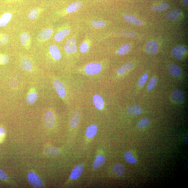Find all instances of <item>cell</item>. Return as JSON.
<instances>
[{
    "instance_id": "obj_36",
    "label": "cell",
    "mask_w": 188,
    "mask_h": 188,
    "mask_svg": "<svg viewBox=\"0 0 188 188\" xmlns=\"http://www.w3.org/2000/svg\"><path fill=\"white\" fill-rule=\"evenodd\" d=\"M38 15V10L36 9H34L30 12L28 17L30 19L34 20L36 19Z\"/></svg>"
},
{
    "instance_id": "obj_4",
    "label": "cell",
    "mask_w": 188,
    "mask_h": 188,
    "mask_svg": "<svg viewBox=\"0 0 188 188\" xmlns=\"http://www.w3.org/2000/svg\"><path fill=\"white\" fill-rule=\"evenodd\" d=\"M53 85L54 89L60 97L61 98H64L66 96V90L64 85L61 81L59 80H55L53 82Z\"/></svg>"
},
{
    "instance_id": "obj_11",
    "label": "cell",
    "mask_w": 188,
    "mask_h": 188,
    "mask_svg": "<svg viewBox=\"0 0 188 188\" xmlns=\"http://www.w3.org/2000/svg\"><path fill=\"white\" fill-rule=\"evenodd\" d=\"M93 101L97 109L101 110L104 108V102L103 99L100 95L98 94L94 95L93 97Z\"/></svg>"
},
{
    "instance_id": "obj_20",
    "label": "cell",
    "mask_w": 188,
    "mask_h": 188,
    "mask_svg": "<svg viewBox=\"0 0 188 188\" xmlns=\"http://www.w3.org/2000/svg\"><path fill=\"white\" fill-rule=\"evenodd\" d=\"M169 73L174 76H179L181 73V70L178 65L173 64L168 67Z\"/></svg>"
},
{
    "instance_id": "obj_34",
    "label": "cell",
    "mask_w": 188,
    "mask_h": 188,
    "mask_svg": "<svg viewBox=\"0 0 188 188\" xmlns=\"http://www.w3.org/2000/svg\"><path fill=\"white\" fill-rule=\"evenodd\" d=\"M148 78V75L147 74L145 73L142 75L140 79L139 80L138 83V86L140 87H142L144 86Z\"/></svg>"
},
{
    "instance_id": "obj_28",
    "label": "cell",
    "mask_w": 188,
    "mask_h": 188,
    "mask_svg": "<svg viewBox=\"0 0 188 188\" xmlns=\"http://www.w3.org/2000/svg\"><path fill=\"white\" fill-rule=\"evenodd\" d=\"M131 48V45L129 44H125L119 49L118 53L120 55H124L127 53Z\"/></svg>"
},
{
    "instance_id": "obj_32",
    "label": "cell",
    "mask_w": 188,
    "mask_h": 188,
    "mask_svg": "<svg viewBox=\"0 0 188 188\" xmlns=\"http://www.w3.org/2000/svg\"><path fill=\"white\" fill-rule=\"evenodd\" d=\"M157 79L155 77H153L150 79V81L149 83L147 86V89L149 91L152 90L153 89L154 87L156 86L157 83Z\"/></svg>"
},
{
    "instance_id": "obj_12",
    "label": "cell",
    "mask_w": 188,
    "mask_h": 188,
    "mask_svg": "<svg viewBox=\"0 0 188 188\" xmlns=\"http://www.w3.org/2000/svg\"><path fill=\"white\" fill-rule=\"evenodd\" d=\"M83 4L81 1H77L69 5L66 9V11L68 13H72L76 12L81 9Z\"/></svg>"
},
{
    "instance_id": "obj_24",
    "label": "cell",
    "mask_w": 188,
    "mask_h": 188,
    "mask_svg": "<svg viewBox=\"0 0 188 188\" xmlns=\"http://www.w3.org/2000/svg\"><path fill=\"white\" fill-rule=\"evenodd\" d=\"M11 17L12 15L9 13H6L0 19V27L6 26L10 20Z\"/></svg>"
},
{
    "instance_id": "obj_16",
    "label": "cell",
    "mask_w": 188,
    "mask_h": 188,
    "mask_svg": "<svg viewBox=\"0 0 188 188\" xmlns=\"http://www.w3.org/2000/svg\"><path fill=\"white\" fill-rule=\"evenodd\" d=\"M20 65L22 68L27 72L31 71L32 68L31 62L26 57L22 58L20 61Z\"/></svg>"
},
{
    "instance_id": "obj_43",
    "label": "cell",
    "mask_w": 188,
    "mask_h": 188,
    "mask_svg": "<svg viewBox=\"0 0 188 188\" xmlns=\"http://www.w3.org/2000/svg\"><path fill=\"white\" fill-rule=\"evenodd\" d=\"M7 176L6 173L0 169V179L3 180H6L7 179Z\"/></svg>"
},
{
    "instance_id": "obj_44",
    "label": "cell",
    "mask_w": 188,
    "mask_h": 188,
    "mask_svg": "<svg viewBox=\"0 0 188 188\" xmlns=\"http://www.w3.org/2000/svg\"><path fill=\"white\" fill-rule=\"evenodd\" d=\"M99 165L96 160H95L93 164V169L94 170H96L98 169Z\"/></svg>"
},
{
    "instance_id": "obj_26",
    "label": "cell",
    "mask_w": 188,
    "mask_h": 188,
    "mask_svg": "<svg viewBox=\"0 0 188 188\" xmlns=\"http://www.w3.org/2000/svg\"><path fill=\"white\" fill-rule=\"evenodd\" d=\"M38 98V95L35 92L30 93L27 97L26 100L28 103L32 104L36 101Z\"/></svg>"
},
{
    "instance_id": "obj_45",
    "label": "cell",
    "mask_w": 188,
    "mask_h": 188,
    "mask_svg": "<svg viewBox=\"0 0 188 188\" xmlns=\"http://www.w3.org/2000/svg\"><path fill=\"white\" fill-rule=\"evenodd\" d=\"M183 2L184 4L186 6H188V0H183Z\"/></svg>"
},
{
    "instance_id": "obj_8",
    "label": "cell",
    "mask_w": 188,
    "mask_h": 188,
    "mask_svg": "<svg viewBox=\"0 0 188 188\" xmlns=\"http://www.w3.org/2000/svg\"><path fill=\"white\" fill-rule=\"evenodd\" d=\"M84 167L82 164H79L75 166L72 170L70 178L72 180L76 179L81 176L83 173Z\"/></svg>"
},
{
    "instance_id": "obj_30",
    "label": "cell",
    "mask_w": 188,
    "mask_h": 188,
    "mask_svg": "<svg viewBox=\"0 0 188 188\" xmlns=\"http://www.w3.org/2000/svg\"><path fill=\"white\" fill-rule=\"evenodd\" d=\"M149 123V120L147 118H145L138 123L137 125V127L138 129H141L148 126Z\"/></svg>"
},
{
    "instance_id": "obj_41",
    "label": "cell",
    "mask_w": 188,
    "mask_h": 188,
    "mask_svg": "<svg viewBox=\"0 0 188 188\" xmlns=\"http://www.w3.org/2000/svg\"><path fill=\"white\" fill-rule=\"evenodd\" d=\"M6 135V130L4 128L0 127V143L3 141Z\"/></svg>"
},
{
    "instance_id": "obj_17",
    "label": "cell",
    "mask_w": 188,
    "mask_h": 188,
    "mask_svg": "<svg viewBox=\"0 0 188 188\" xmlns=\"http://www.w3.org/2000/svg\"><path fill=\"white\" fill-rule=\"evenodd\" d=\"M180 14H181V12L179 10L174 9L167 12L165 14V16L167 19L173 21L177 19L179 17Z\"/></svg>"
},
{
    "instance_id": "obj_27",
    "label": "cell",
    "mask_w": 188,
    "mask_h": 188,
    "mask_svg": "<svg viewBox=\"0 0 188 188\" xmlns=\"http://www.w3.org/2000/svg\"><path fill=\"white\" fill-rule=\"evenodd\" d=\"M91 24L93 27L98 29L102 28L106 26L105 22L100 20H94L91 22Z\"/></svg>"
},
{
    "instance_id": "obj_10",
    "label": "cell",
    "mask_w": 188,
    "mask_h": 188,
    "mask_svg": "<svg viewBox=\"0 0 188 188\" xmlns=\"http://www.w3.org/2000/svg\"><path fill=\"white\" fill-rule=\"evenodd\" d=\"M171 98L176 102H181L185 100L184 94L183 92L179 90H176L173 92L171 94Z\"/></svg>"
},
{
    "instance_id": "obj_39",
    "label": "cell",
    "mask_w": 188,
    "mask_h": 188,
    "mask_svg": "<svg viewBox=\"0 0 188 188\" xmlns=\"http://www.w3.org/2000/svg\"><path fill=\"white\" fill-rule=\"evenodd\" d=\"M9 61V57L8 56L0 53V64H6Z\"/></svg>"
},
{
    "instance_id": "obj_38",
    "label": "cell",
    "mask_w": 188,
    "mask_h": 188,
    "mask_svg": "<svg viewBox=\"0 0 188 188\" xmlns=\"http://www.w3.org/2000/svg\"><path fill=\"white\" fill-rule=\"evenodd\" d=\"M8 37L6 35L0 34V46L6 44L8 41Z\"/></svg>"
},
{
    "instance_id": "obj_42",
    "label": "cell",
    "mask_w": 188,
    "mask_h": 188,
    "mask_svg": "<svg viewBox=\"0 0 188 188\" xmlns=\"http://www.w3.org/2000/svg\"><path fill=\"white\" fill-rule=\"evenodd\" d=\"M125 66L126 67V68L127 71H129L133 68L134 65L131 62H129L125 64Z\"/></svg>"
},
{
    "instance_id": "obj_31",
    "label": "cell",
    "mask_w": 188,
    "mask_h": 188,
    "mask_svg": "<svg viewBox=\"0 0 188 188\" xmlns=\"http://www.w3.org/2000/svg\"><path fill=\"white\" fill-rule=\"evenodd\" d=\"M119 36L130 38H135L136 34L134 32L129 31H123L119 32Z\"/></svg>"
},
{
    "instance_id": "obj_29",
    "label": "cell",
    "mask_w": 188,
    "mask_h": 188,
    "mask_svg": "<svg viewBox=\"0 0 188 188\" xmlns=\"http://www.w3.org/2000/svg\"><path fill=\"white\" fill-rule=\"evenodd\" d=\"M46 152L47 154L52 156H56L59 153L58 149L56 147L52 146L47 147L46 150Z\"/></svg>"
},
{
    "instance_id": "obj_19",
    "label": "cell",
    "mask_w": 188,
    "mask_h": 188,
    "mask_svg": "<svg viewBox=\"0 0 188 188\" xmlns=\"http://www.w3.org/2000/svg\"><path fill=\"white\" fill-rule=\"evenodd\" d=\"M112 170L117 176L122 177L124 175L125 167L123 164H118L112 167Z\"/></svg>"
},
{
    "instance_id": "obj_40",
    "label": "cell",
    "mask_w": 188,
    "mask_h": 188,
    "mask_svg": "<svg viewBox=\"0 0 188 188\" xmlns=\"http://www.w3.org/2000/svg\"><path fill=\"white\" fill-rule=\"evenodd\" d=\"M127 71V69L124 64L119 67V68L118 69L117 73L118 75H123Z\"/></svg>"
},
{
    "instance_id": "obj_22",
    "label": "cell",
    "mask_w": 188,
    "mask_h": 188,
    "mask_svg": "<svg viewBox=\"0 0 188 188\" xmlns=\"http://www.w3.org/2000/svg\"><path fill=\"white\" fill-rule=\"evenodd\" d=\"M128 114L132 115H137L141 114L142 109L141 107L137 105H132L130 106L127 110Z\"/></svg>"
},
{
    "instance_id": "obj_1",
    "label": "cell",
    "mask_w": 188,
    "mask_h": 188,
    "mask_svg": "<svg viewBox=\"0 0 188 188\" xmlns=\"http://www.w3.org/2000/svg\"><path fill=\"white\" fill-rule=\"evenodd\" d=\"M102 65L98 62L88 64L84 68V72L87 75H92L98 74L102 71Z\"/></svg>"
},
{
    "instance_id": "obj_13",
    "label": "cell",
    "mask_w": 188,
    "mask_h": 188,
    "mask_svg": "<svg viewBox=\"0 0 188 188\" xmlns=\"http://www.w3.org/2000/svg\"><path fill=\"white\" fill-rule=\"evenodd\" d=\"M81 113L79 111H75L73 113L71 119V125L72 127L75 128L77 126L81 119Z\"/></svg>"
},
{
    "instance_id": "obj_25",
    "label": "cell",
    "mask_w": 188,
    "mask_h": 188,
    "mask_svg": "<svg viewBox=\"0 0 188 188\" xmlns=\"http://www.w3.org/2000/svg\"><path fill=\"white\" fill-rule=\"evenodd\" d=\"M124 159L127 162L130 164H135L137 162V160L136 158L133 156L131 152L127 151L124 154Z\"/></svg>"
},
{
    "instance_id": "obj_23",
    "label": "cell",
    "mask_w": 188,
    "mask_h": 188,
    "mask_svg": "<svg viewBox=\"0 0 188 188\" xmlns=\"http://www.w3.org/2000/svg\"><path fill=\"white\" fill-rule=\"evenodd\" d=\"M169 7L168 4L163 2V3L159 5V6H153L151 7V9L153 11L161 12L166 10L169 8Z\"/></svg>"
},
{
    "instance_id": "obj_33",
    "label": "cell",
    "mask_w": 188,
    "mask_h": 188,
    "mask_svg": "<svg viewBox=\"0 0 188 188\" xmlns=\"http://www.w3.org/2000/svg\"><path fill=\"white\" fill-rule=\"evenodd\" d=\"M30 39L29 35L26 32L22 34L20 37V41L24 46L26 45Z\"/></svg>"
},
{
    "instance_id": "obj_6",
    "label": "cell",
    "mask_w": 188,
    "mask_h": 188,
    "mask_svg": "<svg viewBox=\"0 0 188 188\" xmlns=\"http://www.w3.org/2000/svg\"><path fill=\"white\" fill-rule=\"evenodd\" d=\"M44 122L46 127L51 128L55 124V118L53 112L51 111L47 112L44 116Z\"/></svg>"
},
{
    "instance_id": "obj_21",
    "label": "cell",
    "mask_w": 188,
    "mask_h": 188,
    "mask_svg": "<svg viewBox=\"0 0 188 188\" xmlns=\"http://www.w3.org/2000/svg\"><path fill=\"white\" fill-rule=\"evenodd\" d=\"M70 33V31L68 29H65L57 33L54 36V39L56 42H60L64 39L65 37L68 35Z\"/></svg>"
},
{
    "instance_id": "obj_5",
    "label": "cell",
    "mask_w": 188,
    "mask_h": 188,
    "mask_svg": "<svg viewBox=\"0 0 188 188\" xmlns=\"http://www.w3.org/2000/svg\"><path fill=\"white\" fill-rule=\"evenodd\" d=\"M64 49L67 53H73L76 52L77 50L76 40L73 38L69 39L65 44Z\"/></svg>"
},
{
    "instance_id": "obj_35",
    "label": "cell",
    "mask_w": 188,
    "mask_h": 188,
    "mask_svg": "<svg viewBox=\"0 0 188 188\" xmlns=\"http://www.w3.org/2000/svg\"><path fill=\"white\" fill-rule=\"evenodd\" d=\"M99 166L101 167L106 162V158L101 155H97L96 160Z\"/></svg>"
},
{
    "instance_id": "obj_2",
    "label": "cell",
    "mask_w": 188,
    "mask_h": 188,
    "mask_svg": "<svg viewBox=\"0 0 188 188\" xmlns=\"http://www.w3.org/2000/svg\"><path fill=\"white\" fill-rule=\"evenodd\" d=\"M28 180L30 184L35 188H41L43 187V182L41 178L33 172H30L28 175Z\"/></svg>"
},
{
    "instance_id": "obj_3",
    "label": "cell",
    "mask_w": 188,
    "mask_h": 188,
    "mask_svg": "<svg viewBox=\"0 0 188 188\" xmlns=\"http://www.w3.org/2000/svg\"><path fill=\"white\" fill-rule=\"evenodd\" d=\"M187 49L182 46H176L174 47L171 51V54L175 58L181 59L186 54Z\"/></svg>"
},
{
    "instance_id": "obj_14",
    "label": "cell",
    "mask_w": 188,
    "mask_h": 188,
    "mask_svg": "<svg viewBox=\"0 0 188 188\" xmlns=\"http://www.w3.org/2000/svg\"><path fill=\"white\" fill-rule=\"evenodd\" d=\"M125 20L130 24L135 25H142L143 22L136 17L130 14L125 15L124 17Z\"/></svg>"
},
{
    "instance_id": "obj_9",
    "label": "cell",
    "mask_w": 188,
    "mask_h": 188,
    "mask_svg": "<svg viewBox=\"0 0 188 188\" xmlns=\"http://www.w3.org/2000/svg\"><path fill=\"white\" fill-rule=\"evenodd\" d=\"M49 50L50 54L55 60L59 61L61 59V52L58 47L56 45L54 44L50 45L49 47Z\"/></svg>"
},
{
    "instance_id": "obj_18",
    "label": "cell",
    "mask_w": 188,
    "mask_h": 188,
    "mask_svg": "<svg viewBox=\"0 0 188 188\" xmlns=\"http://www.w3.org/2000/svg\"><path fill=\"white\" fill-rule=\"evenodd\" d=\"M98 127L96 125L92 124L87 127L86 131V136L89 138H91L97 133Z\"/></svg>"
},
{
    "instance_id": "obj_7",
    "label": "cell",
    "mask_w": 188,
    "mask_h": 188,
    "mask_svg": "<svg viewBox=\"0 0 188 188\" xmlns=\"http://www.w3.org/2000/svg\"><path fill=\"white\" fill-rule=\"evenodd\" d=\"M159 46L157 42L150 41L147 44L145 50L147 53L149 55H154L157 53L158 51Z\"/></svg>"
},
{
    "instance_id": "obj_37",
    "label": "cell",
    "mask_w": 188,
    "mask_h": 188,
    "mask_svg": "<svg viewBox=\"0 0 188 188\" xmlns=\"http://www.w3.org/2000/svg\"><path fill=\"white\" fill-rule=\"evenodd\" d=\"M89 48V45L86 42L82 43L80 46V51L82 53H86Z\"/></svg>"
},
{
    "instance_id": "obj_15",
    "label": "cell",
    "mask_w": 188,
    "mask_h": 188,
    "mask_svg": "<svg viewBox=\"0 0 188 188\" xmlns=\"http://www.w3.org/2000/svg\"><path fill=\"white\" fill-rule=\"evenodd\" d=\"M52 32V30L51 29L43 30L40 32L38 35V38L42 41H46L51 37Z\"/></svg>"
}]
</instances>
